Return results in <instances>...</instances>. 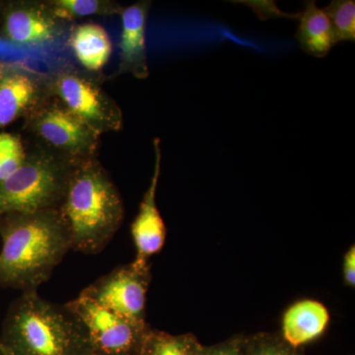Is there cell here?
I'll return each instance as SVG.
<instances>
[{
    "mask_svg": "<svg viewBox=\"0 0 355 355\" xmlns=\"http://www.w3.org/2000/svg\"><path fill=\"white\" fill-rule=\"evenodd\" d=\"M0 286L38 291L71 250L58 209L0 214Z\"/></svg>",
    "mask_w": 355,
    "mask_h": 355,
    "instance_id": "cell-1",
    "label": "cell"
},
{
    "mask_svg": "<svg viewBox=\"0 0 355 355\" xmlns=\"http://www.w3.org/2000/svg\"><path fill=\"white\" fill-rule=\"evenodd\" d=\"M58 210L69 230L71 250L86 254L101 253L125 216L118 189L93 158L74 163Z\"/></svg>",
    "mask_w": 355,
    "mask_h": 355,
    "instance_id": "cell-2",
    "label": "cell"
},
{
    "mask_svg": "<svg viewBox=\"0 0 355 355\" xmlns=\"http://www.w3.org/2000/svg\"><path fill=\"white\" fill-rule=\"evenodd\" d=\"M4 355H92L80 321L67 305L22 292L9 306L0 331Z\"/></svg>",
    "mask_w": 355,
    "mask_h": 355,
    "instance_id": "cell-3",
    "label": "cell"
},
{
    "mask_svg": "<svg viewBox=\"0 0 355 355\" xmlns=\"http://www.w3.org/2000/svg\"><path fill=\"white\" fill-rule=\"evenodd\" d=\"M74 163L62 155H26L19 169L0 183V214L58 209Z\"/></svg>",
    "mask_w": 355,
    "mask_h": 355,
    "instance_id": "cell-4",
    "label": "cell"
},
{
    "mask_svg": "<svg viewBox=\"0 0 355 355\" xmlns=\"http://www.w3.org/2000/svg\"><path fill=\"white\" fill-rule=\"evenodd\" d=\"M65 305L83 324L92 355H139L148 324L135 323L81 292Z\"/></svg>",
    "mask_w": 355,
    "mask_h": 355,
    "instance_id": "cell-5",
    "label": "cell"
},
{
    "mask_svg": "<svg viewBox=\"0 0 355 355\" xmlns=\"http://www.w3.org/2000/svg\"><path fill=\"white\" fill-rule=\"evenodd\" d=\"M150 282L149 261L133 260L99 277L81 293L135 323L146 324L147 292Z\"/></svg>",
    "mask_w": 355,
    "mask_h": 355,
    "instance_id": "cell-6",
    "label": "cell"
},
{
    "mask_svg": "<svg viewBox=\"0 0 355 355\" xmlns=\"http://www.w3.org/2000/svg\"><path fill=\"white\" fill-rule=\"evenodd\" d=\"M55 91L65 108L99 135L121 130L123 116L120 108L85 77L64 72L55 80Z\"/></svg>",
    "mask_w": 355,
    "mask_h": 355,
    "instance_id": "cell-7",
    "label": "cell"
},
{
    "mask_svg": "<svg viewBox=\"0 0 355 355\" xmlns=\"http://www.w3.org/2000/svg\"><path fill=\"white\" fill-rule=\"evenodd\" d=\"M33 125L44 142L73 162L92 158L97 148L99 133L64 105H51L42 109L34 116Z\"/></svg>",
    "mask_w": 355,
    "mask_h": 355,
    "instance_id": "cell-8",
    "label": "cell"
},
{
    "mask_svg": "<svg viewBox=\"0 0 355 355\" xmlns=\"http://www.w3.org/2000/svg\"><path fill=\"white\" fill-rule=\"evenodd\" d=\"M160 140H154L155 148V167L149 188L147 189L140 203L139 211L132 222V237L135 243L137 256L135 261L148 263L149 259L158 254L164 247L166 226L156 202V191L161 172Z\"/></svg>",
    "mask_w": 355,
    "mask_h": 355,
    "instance_id": "cell-9",
    "label": "cell"
},
{
    "mask_svg": "<svg viewBox=\"0 0 355 355\" xmlns=\"http://www.w3.org/2000/svg\"><path fill=\"white\" fill-rule=\"evenodd\" d=\"M150 6V1H139L121 8L119 74L130 73L139 79L149 76L146 27Z\"/></svg>",
    "mask_w": 355,
    "mask_h": 355,
    "instance_id": "cell-10",
    "label": "cell"
},
{
    "mask_svg": "<svg viewBox=\"0 0 355 355\" xmlns=\"http://www.w3.org/2000/svg\"><path fill=\"white\" fill-rule=\"evenodd\" d=\"M330 323V313L323 303L311 299L294 303L282 319L280 336L291 347H303L321 336Z\"/></svg>",
    "mask_w": 355,
    "mask_h": 355,
    "instance_id": "cell-11",
    "label": "cell"
},
{
    "mask_svg": "<svg viewBox=\"0 0 355 355\" xmlns=\"http://www.w3.org/2000/svg\"><path fill=\"white\" fill-rule=\"evenodd\" d=\"M299 26L295 38L308 55L324 58L335 46L330 19L316 1L304 2V9L299 14Z\"/></svg>",
    "mask_w": 355,
    "mask_h": 355,
    "instance_id": "cell-12",
    "label": "cell"
},
{
    "mask_svg": "<svg viewBox=\"0 0 355 355\" xmlns=\"http://www.w3.org/2000/svg\"><path fill=\"white\" fill-rule=\"evenodd\" d=\"M70 44L79 64L89 71L103 69L113 51L108 33L102 26L92 23L76 27Z\"/></svg>",
    "mask_w": 355,
    "mask_h": 355,
    "instance_id": "cell-13",
    "label": "cell"
},
{
    "mask_svg": "<svg viewBox=\"0 0 355 355\" xmlns=\"http://www.w3.org/2000/svg\"><path fill=\"white\" fill-rule=\"evenodd\" d=\"M9 38L17 44H41L55 36L53 21L32 8H21L9 13L6 19Z\"/></svg>",
    "mask_w": 355,
    "mask_h": 355,
    "instance_id": "cell-14",
    "label": "cell"
},
{
    "mask_svg": "<svg viewBox=\"0 0 355 355\" xmlns=\"http://www.w3.org/2000/svg\"><path fill=\"white\" fill-rule=\"evenodd\" d=\"M34 80L24 73L7 76L0 83V128L12 123L36 99Z\"/></svg>",
    "mask_w": 355,
    "mask_h": 355,
    "instance_id": "cell-15",
    "label": "cell"
},
{
    "mask_svg": "<svg viewBox=\"0 0 355 355\" xmlns=\"http://www.w3.org/2000/svg\"><path fill=\"white\" fill-rule=\"evenodd\" d=\"M203 347L193 334L172 335L150 327L139 355H202Z\"/></svg>",
    "mask_w": 355,
    "mask_h": 355,
    "instance_id": "cell-16",
    "label": "cell"
},
{
    "mask_svg": "<svg viewBox=\"0 0 355 355\" xmlns=\"http://www.w3.org/2000/svg\"><path fill=\"white\" fill-rule=\"evenodd\" d=\"M242 349L243 355H304L303 347H291L280 334L243 336Z\"/></svg>",
    "mask_w": 355,
    "mask_h": 355,
    "instance_id": "cell-17",
    "label": "cell"
},
{
    "mask_svg": "<svg viewBox=\"0 0 355 355\" xmlns=\"http://www.w3.org/2000/svg\"><path fill=\"white\" fill-rule=\"evenodd\" d=\"M53 12L57 17L71 20L91 15H108L120 13L121 7L100 0H57L51 2Z\"/></svg>",
    "mask_w": 355,
    "mask_h": 355,
    "instance_id": "cell-18",
    "label": "cell"
},
{
    "mask_svg": "<svg viewBox=\"0 0 355 355\" xmlns=\"http://www.w3.org/2000/svg\"><path fill=\"white\" fill-rule=\"evenodd\" d=\"M323 10L330 19L336 44L355 41L354 0H334Z\"/></svg>",
    "mask_w": 355,
    "mask_h": 355,
    "instance_id": "cell-19",
    "label": "cell"
},
{
    "mask_svg": "<svg viewBox=\"0 0 355 355\" xmlns=\"http://www.w3.org/2000/svg\"><path fill=\"white\" fill-rule=\"evenodd\" d=\"M26 153L19 137L0 133V183L13 175L24 163Z\"/></svg>",
    "mask_w": 355,
    "mask_h": 355,
    "instance_id": "cell-20",
    "label": "cell"
},
{
    "mask_svg": "<svg viewBox=\"0 0 355 355\" xmlns=\"http://www.w3.org/2000/svg\"><path fill=\"white\" fill-rule=\"evenodd\" d=\"M243 336H234L214 345H205L202 355H243Z\"/></svg>",
    "mask_w": 355,
    "mask_h": 355,
    "instance_id": "cell-21",
    "label": "cell"
},
{
    "mask_svg": "<svg viewBox=\"0 0 355 355\" xmlns=\"http://www.w3.org/2000/svg\"><path fill=\"white\" fill-rule=\"evenodd\" d=\"M343 280L345 286L354 288L355 286V247L352 245L345 254L343 263Z\"/></svg>",
    "mask_w": 355,
    "mask_h": 355,
    "instance_id": "cell-22",
    "label": "cell"
},
{
    "mask_svg": "<svg viewBox=\"0 0 355 355\" xmlns=\"http://www.w3.org/2000/svg\"><path fill=\"white\" fill-rule=\"evenodd\" d=\"M0 355H4V354H3V352H2L1 349H0Z\"/></svg>",
    "mask_w": 355,
    "mask_h": 355,
    "instance_id": "cell-23",
    "label": "cell"
}]
</instances>
